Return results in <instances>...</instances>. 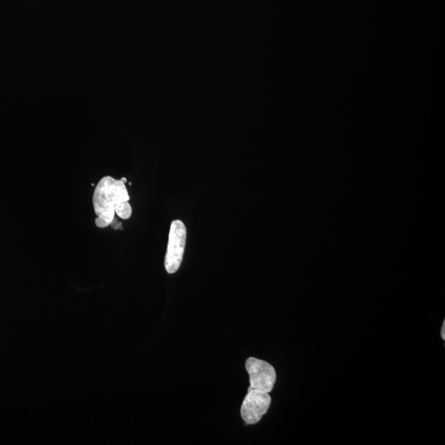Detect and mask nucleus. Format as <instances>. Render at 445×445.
Segmentation results:
<instances>
[{
  "label": "nucleus",
  "mask_w": 445,
  "mask_h": 445,
  "mask_svg": "<svg viewBox=\"0 0 445 445\" xmlns=\"http://www.w3.org/2000/svg\"><path fill=\"white\" fill-rule=\"evenodd\" d=\"M110 226H112L114 230H117L121 229L122 225L121 222L117 221L115 218V219L113 220Z\"/></svg>",
  "instance_id": "nucleus-6"
},
{
  "label": "nucleus",
  "mask_w": 445,
  "mask_h": 445,
  "mask_svg": "<svg viewBox=\"0 0 445 445\" xmlns=\"http://www.w3.org/2000/svg\"><path fill=\"white\" fill-rule=\"evenodd\" d=\"M441 336L443 340H445V321H444V324L441 329Z\"/></svg>",
  "instance_id": "nucleus-7"
},
{
  "label": "nucleus",
  "mask_w": 445,
  "mask_h": 445,
  "mask_svg": "<svg viewBox=\"0 0 445 445\" xmlns=\"http://www.w3.org/2000/svg\"><path fill=\"white\" fill-rule=\"evenodd\" d=\"M271 403L269 393L249 390L241 407V417L247 425L259 423L268 412Z\"/></svg>",
  "instance_id": "nucleus-4"
},
{
  "label": "nucleus",
  "mask_w": 445,
  "mask_h": 445,
  "mask_svg": "<svg viewBox=\"0 0 445 445\" xmlns=\"http://www.w3.org/2000/svg\"><path fill=\"white\" fill-rule=\"evenodd\" d=\"M116 215L121 219L128 220L132 215V207L129 201L123 203V204L117 208Z\"/></svg>",
  "instance_id": "nucleus-5"
},
{
  "label": "nucleus",
  "mask_w": 445,
  "mask_h": 445,
  "mask_svg": "<svg viewBox=\"0 0 445 445\" xmlns=\"http://www.w3.org/2000/svg\"><path fill=\"white\" fill-rule=\"evenodd\" d=\"M127 201H130V196L125 182L110 176L102 177L93 196V209L97 216L96 226L100 229L110 226L115 219L117 208Z\"/></svg>",
  "instance_id": "nucleus-1"
},
{
  "label": "nucleus",
  "mask_w": 445,
  "mask_h": 445,
  "mask_svg": "<svg viewBox=\"0 0 445 445\" xmlns=\"http://www.w3.org/2000/svg\"><path fill=\"white\" fill-rule=\"evenodd\" d=\"M186 242V227L181 220L172 221L165 256V269L168 274H174L179 270Z\"/></svg>",
  "instance_id": "nucleus-2"
},
{
  "label": "nucleus",
  "mask_w": 445,
  "mask_h": 445,
  "mask_svg": "<svg viewBox=\"0 0 445 445\" xmlns=\"http://www.w3.org/2000/svg\"><path fill=\"white\" fill-rule=\"evenodd\" d=\"M121 181H123V182H125V183L127 182L126 178H124V177H123V178H121Z\"/></svg>",
  "instance_id": "nucleus-8"
},
{
  "label": "nucleus",
  "mask_w": 445,
  "mask_h": 445,
  "mask_svg": "<svg viewBox=\"0 0 445 445\" xmlns=\"http://www.w3.org/2000/svg\"><path fill=\"white\" fill-rule=\"evenodd\" d=\"M245 366L250 378L249 389L270 393L276 381V373L273 366L264 360L254 357L247 359Z\"/></svg>",
  "instance_id": "nucleus-3"
}]
</instances>
